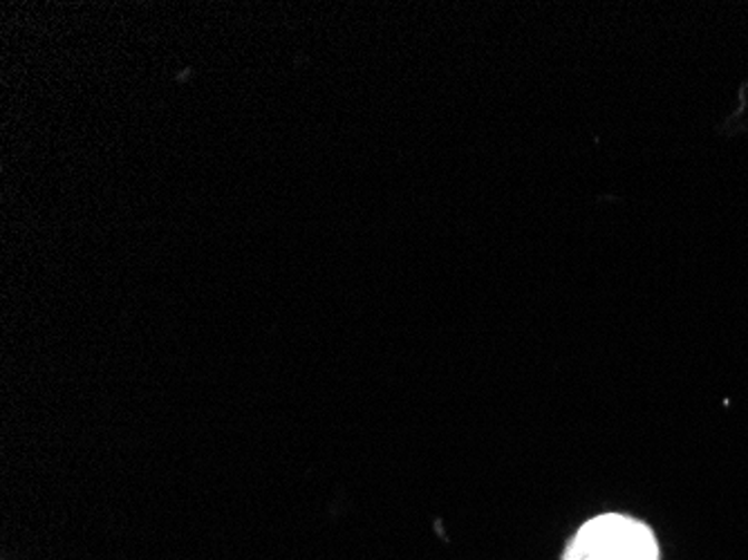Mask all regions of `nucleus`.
Here are the masks:
<instances>
[{
	"label": "nucleus",
	"mask_w": 748,
	"mask_h": 560,
	"mask_svg": "<svg viewBox=\"0 0 748 560\" xmlns=\"http://www.w3.org/2000/svg\"><path fill=\"white\" fill-rule=\"evenodd\" d=\"M563 560H659L648 524L621 513L596 515L570 540Z\"/></svg>",
	"instance_id": "1"
}]
</instances>
